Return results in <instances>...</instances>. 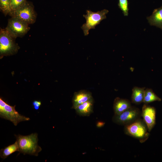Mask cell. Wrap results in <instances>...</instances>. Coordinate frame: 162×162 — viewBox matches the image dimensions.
Returning <instances> with one entry per match:
<instances>
[{
  "instance_id": "6",
  "label": "cell",
  "mask_w": 162,
  "mask_h": 162,
  "mask_svg": "<svg viewBox=\"0 0 162 162\" xmlns=\"http://www.w3.org/2000/svg\"><path fill=\"white\" fill-rule=\"evenodd\" d=\"M108 12V10L105 9L97 12L87 10L86 14L83 15L86 20V22L81 27L84 35H88L90 29L94 28L101 21L106 19V14Z\"/></svg>"
},
{
  "instance_id": "8",
  "label": "cell",
  "mask_w": 162,
  "mask_h": 162,
  "mask_svg": "<svg viewBox=\"0 0 162 162\" xmlns=\"http://www.w3.org/2000/svg\"><path fill=\"white\" fill-rule=\"evenodd\" d=\"M29 24L19 19L11 17L5 28L16 38L22 37L29 31Z\"/></svg>"
},
{
  "instance_id": "14",
  "label": "cell",
  "mask_w": 162,
  "mask_h": 162,
  "mask_svg": "<svg viewBox=\"0 0 162 162\" xmlns=\"http://www.w3.org/2000/svg\"><path fill=\"white\" fill-rule=\"evenodd\" d=\"M145 87L135 86L132 90L131 102L134 104H139L143 102Z\"/></svg>"
},
{
  "instance_id": "3",
  "label": "cell",
  "mask_w": 162,
  "mask_h": 162,
  "mask_svg": "<svg viewBox=\"0 0 162 162\" xmlns=\"http://www.w3.org/2000/svg\"><path fill=\"white\" fill-rule=\"evenodd\" d=\"M124 132L126 134L136 139L141 143L146 141L149 135L146 123L140 118L124 126Z\"/></svg>"
},
{
  "instance_id": "10",
  "label": "cell",
  "mask_w": 162,
  "mask_h": 162,
  "mask_svg": "<svg viewBox=\"0 0 162 162\" xmlns=\"http://www.w3.org/2000/svg\"><path fill=\"white\" fill-rule=\"evenodd\" d=\"M93 100L91 94L85 90H81L74 93L72 99V108L87 101Z\"/></svg>"
},
{
  "instance_id": "19",
  "label": "cell",
  "mask_w": 162,
  "mask_h": 162,
  "mask_svg": "<svg viewBox=\"0 0 162 162\" xmlns=\"http://www.w3.org/2000/svg\"><path fill=\"white\" fill-rule=\"evenodd\" d=\"M26 1H27V0H11V11L17 9L24 4Z\"/></svg>"
},
{
  "instance_id": "9",
  "label": "cell",
  "mask_w": 162,
  "mask_h": 162,
  "mask_svg": "<svg viewBox=\"0 0 162 162\" xmlns=\"http://www.w3.org/2000/svg\"><path fill=\"white\" fill-rule=\"evenodd\" d=\"M141 116L143 118L150 132L155 124V109L148 104H144L142 107Z\"/></svg>"
},
{
  "instance_id": "17",
  "label": "cell",
  "mask_w": 162,
  "mask_h": 162,
  "mask_svg": "<svg viewBox=\"0 0 162 162\" xmlns=\"http://www.w3.org/2000/svg\"><path fill=\"white\" fill-rule=\"evenodd\" d=\"M11 0H0V9L5 16L11 11Z\"/></svg>"
},
{
  "instance_id": "18",
  "label": "cell",
  "mask_w": 162,
  "mask_h": 162,
  "mask_svg": "<svg viewBox=\"0 0 162 162\" xmlns=\"http://www.w3.org/2000/svg\"><path fill=\"white\" fill-rule=\"evenodd\" d=\"M118 5L122 11L124 16H128V0H119Z\"/></svg>"
},
{
  "instance_id": "1",
  "label": "cell",
  "mask_w": 162,
  "mask_h": 162,
  "mask_svg": "<svg viewBox=\"0 0 162 162\" xmlns=\"http://www.w3.org/2000/svg\"><path fill=\"white\" fill-rule=\"evenodd\" d=\"M19 152L24 154H28L37 156L42 150L38 144V134L32 133L27 136L15 135Z\"/></svg>"
},
{
  "instance_id": "16",
  "label": "cell",
  "mask_w": 162,
  "mask_h": 162,
  "mask_svg": "<svg viewBox=\"0 0 162 162\" xmlns=\"http://www.w3.org/2000/svg\"><path fill=\"white\" fill-rule=\"evenodd\" d=\"M156 101H160L161 99L154 93L152 89H145L143 103L145 104H148Z\"/></svg>"
},
{
  "instance_id": "2",
  "label": "cell",
  "mask_w": 162,
  "mask_h": 162,
  "mask_svg": "<svg viewBox=\"0 0 162 162\" xmlns=\"http://www.w3.org/2000/svg\"><path fill=\"white\" fill-rule=\"evenodd\" d=\"M16 38L5 28H0V58L16 54L20 48L15 42Z\"/></svg>"
},
{
  "instance_id": "13",
  "label": "cell",
  "mask_w": 162,
  "mask_h": 162,
  "mask_svg": "<svg viewBox=\"0 0 162 162\" xmlns=\"http://www.w3.org/2000/svg\"><path fill=\"white\" fill-rule=\"evenodd\" d=\"M93 100H89L75 107L76 112L82 116H88L93 112Z\"/></svg>"
},
{
  "instance_id": "4",
  "label": "cell",
  "mask_w": 162,
  "mask_h": 162,
  "mask_svg": "<svg viewBox=\"0 0 162 162\" xmlns=\"http://www.w3.org/2000/svg\"><path fill=\"white\" fill-rule=\"evenodd\" d=\"M8 15L11 17L20 19L29 25L35 23L37 16L33 4L27 1L17 9L11 11Z\"/></svg>"
},
{
  "instance_id": "21",
  "label": "cell",
  "mask_w": 162,
  "mask_h": 162,
  "mask_svg": "<svg viewBox=\"0 0 162 162\" xmlns=\"http://www.w3.org/2000/svg\"><path fill=\"white\" fill-rule=\"evenodd\" d=\"M104 122L99 121L97 122L96 124V126L97 128H100L103 127L105 124Z\"/></svg>"
},
{
  "instance_id": "20",
  "label": "cell",
  "mask_w": 162,
  "mask_h": 162,
  "mask_svg": "<svg viewBox=\"0 0 162 162\" xmlns=\"http://www.w3.org/2000/svg\"><path fill=\"white\" fill-rule=\"evenodd\" d=\"M41 104V102L40 101L35 100L32 102L33 107L35 110L39 109Z\"/></svg>"
},
{
  "instance_id": "5",
  "label": "cell",
  "mask_w": 162,
  "mask_h": 162,
  "mask_svg": "<svg viewBox=\"0 0 162 162\" xmlns=\"http://www.w3.org/2000/svg\"><path fill=\"white\" fill-rule=\"evenodd\" d=\"M15 106L16 105L12 106L9 105L0 97V117L10 121L15 126L20 122L30 120L29 118L19 114L16 110Z\"/></svg>"
},
{
  "instance_id": "12",
  "label": "cell",
  "mask_w": 162,
  "mask_h": 162,
  "mask_svg": "<svg viewBox=\"0 0 162 162\" xmlns=\"http://www.w3.org/2000/svg\"><path fill=\"white\" fill-rule=\"evenodd\" d=\"M147 19L151 25L155 26L162 30V6L154 9L152 15Z\"/></svg>"
},
{
  "instance_id": "11",
  "label": "cell",
  "mask_w": 162,
  "mask_h": 162,
  "mask_svg": "<svg viewBox=\"0 0 162 162\" xmlns=\"http://www.w3.org/2000/svg\"><path fill=\"white\" fill-rule=\"evenodd\" d=\"M131 106V103L128 100L118 97L116 98L113 105L115 115L121 114Z\"/></svg>"
},
{
  "instance_id": "7",
  "label": "cell",
  "mask_w": 162,
  "mask_h": 162,
  "mask_svg": "<svg viewBox=\"0 0 162 162\" xmlns=\"http://www.w3.org/2000/svg\"><path fill=\"white\" fill-rule=\"evenodd\" d=\"M141 116V112L140 110L138 108L132 106L121 114L114 115L112 120L114 123L124 126L140 118Z\"/></svg>"
},
{
  "instance_id": "15",
  "label": "cell",
  "mask_w": 162,
  "mask_h": 162,
  "mask_svg": "<svg viewBox=\"0 0 162 162\" xmlns=\"http://www.w3.org/2000/svg\"><path fill=\"white\" fill-rule=\"evenodd\" d=\"M16 151L19 152V148L17 143L16 141L14 143L1 149L0 151V156L1 158L4 159Z\"/></svg>"
}]
</instances>
